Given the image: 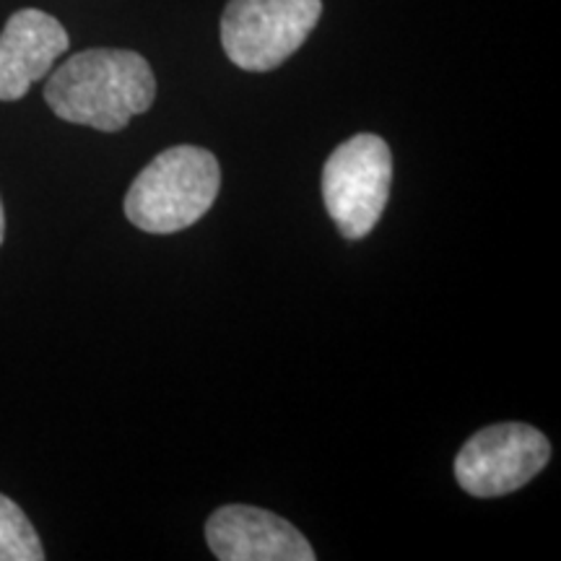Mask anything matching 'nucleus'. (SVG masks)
Wrapping results in <instances>:
<instances>
[{"instance_id": "nucleus-6", "label": "nucleus", "mask_w": 561, "mask_h": 561, "mask_svg": "<svg viewBox=\"0 0 561 561\" xmlns=\"http://www.w3.org/2000/svg\"><path fill=\"white\" fill-rule=\"evenodd\" d=\"M206 541L221 561H312L310 541L289 520L248 504H227L206 523Z\"/></svg>"}, {"instance_id": "nucleus-4", "label": "nucleus", "mask_w": 561, "mask_h": 561, "mask_svg": "<svg viewBox=\"0 0 561 561\" xmlns=\"http://www.w3.org/2000/svg\"><path fill=\"white\" fill-rule=\"evenodd\" d=\"M392 180L390 146L375 133H359L322 167V201L346 240H364L388 206Z\"/></svg>"}, {"instance_id": "nucleus-8", "label": "nucleus", "mask_w": 561, "mask_h": 561, "mask_svg": "<svg viewBox=\"0 0 561 561\" xmlns=\"http://www.w3.org/2000/svg\"><path fill=\"white\" fill-rule=\"evenodd\" d=\"M45 549L16 502L0 494V561H42Z\"/></svg>"}, {"instance_id": "nucleus-7", "label": "nucleus", "mask_w": 561, "mask_h": 561, "mask_svg": "<svg viewBox=\"0 0 561 561\" xmlns=\"http://www.w3.org/2000/svg\"><path fill=\"white\" fill-rule=\"evenodd\" d=\"M66 26L50 13L21 9L0 32V102H16L34 81L50 73L55 60L68 53Z\"/></svg>"}, {"instance_id": "nucleus-5", "label": "nucleus", "mask_w": 561, "mask_h": 561, "mask_svg": "<svg viewBox=\"0 0 561 561\" xmlns=\"http://www.w3.org/2000/svg\"><path fill=\"white\" fill-rule=\"evenodd\" d=\"M551 460V445L528 424H494L476 432L455 458V479L473 496H504L523 489Z\"/></svg>"}, {"instance_id": "nucleus-9", "label": "nucleus", "mask_w": 561, "mask_h": 561, "mask_svg": "<svg viewBox=\"0 0 561 561\" xmlns=\"http://www.w3.org/2000/svg\"><path fill=\"white\" fill-rule=\"evenodd\" d=\"M5 234V214H3V203H0V242H3Z\"/></svg>"}, {"instance_id": "nucleus-3", "label": "nucleus", "mask_w": 561, "mask_h": 561, "mask_svg": "<svg viewBox=\"0 0 561 561\" xmlns=\"http://www.w3.org/2000/svg\"><path fill=\"white\" fill-rule=\"evenodd\" d=\"M322 16V0H229L221 45L237 68L268 73L305 45Z\"/></svg>"}, {"instance_id": "nucleus-1", "label": "nucleus", "mask_w": 561, "mask_h": 561, "mask_svg": "<svg viewBox=\"0 0 561 561\" xmlns=\"http://www.w3.org/2000/svg\"><path fill=\"white\" fill-rule=\"evenodd\" d=\"M157 100V79L149 60L133 50L76 53L45 87V102L60 121L89 125L102 133L123 130Z\"/></svg>"}, {"instance_id": "nucleus-2", "label": "nucleus", "mask_w": 561, "mask_h": 561, "mask_svg": "<svg viewBox=\"0 0 561 561\" xmlns=\"http://www.w3.org/2000/svg\"><path fill=\"white\" fill-rule=\"evenodd\" d=\"M219 161L198 146L161 151L133 180L125 195V216L149 234H174L193 227L219 198Z\"/></svg>"}]
</instances>
